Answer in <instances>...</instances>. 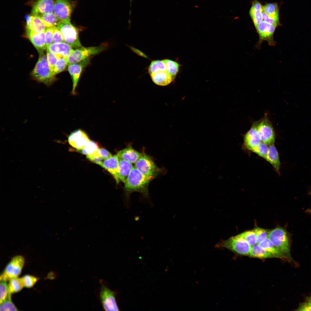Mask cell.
<instances>
[{"instance_id":"obj_1","label":"cell","mask_w":311,"mask_h":311,"mask_svg":"<svg viewBox=\"0 0 311 311\" xmlns=\"http://www.w3.org/2000/svg\"><path fill=\"white\" fill-rule=\"evenodd\" d=\"M154 179L143 175L134 166L124 183L127 204L128 203L130 194L133 192H139L145 197L148 198V186Z\"/></svg>"},{"instance_id":"obj_2","label":"cell","mask_w":311,"mask_h":311,"mask_svg":"<svg viewBox=\"0 0 311 311\" xmlns=\"http://www.w3.org/2000/svg\"><path fill=\"white\" fill-rule=\"evenodd\" d=\"M31 75L34 79L48 86L51 85L55 80V75L50 69L46 55L44 52L39 54L38 60Z\"/></svg>"},{"instance_id":"obj_3","label":"cell","mask_w":311,"mask_h":311,"mask_svg":"<svg viewBox=\"0 0 311 311\" xmlns=\"http://www.w3.org/2000/svg\"><path fill=\"white\" fill-rule=\"evenodd\" d=\"M251 246L238 235L225 240H221L215 245L217 248L226 249L240 255L246 256H249Z\"/></svg>"},{"instance_id":"obj_4","label":"cell","mask_w":311,"mask_h":311,"mask_svg":"<svg viewBox=\"0 0 311 311\" xmlns=\"http://www.w3.org/2000/svg\"><path fill=\"white\" fill-rule=\"evenodd\" d=\"M268 238L275 246L291 259L289 238L285 229L278 227L272 230L269 231Z\"/></svg>"},{"instance_id":"obj_5","label":"cell","mask_w":311,"mask_h":311,"mask_svg":"<svg viewBox=\"0 0 311 311\" xmlns=\"http://www.w3.org/2000/svg\"><path fill=\"white\" fill-rule=\"evenodd\" d=\"M56 26L61 31L65 42L75 49L82 47L79 38L78 30L70 21H60Z\"/></svg>"},{"instance_id":"obj_6","label":"cell","mask_w":311,"mask_h":311,"mask_svg":"<svg viewBox=\"0 0 311 311\" xmlns=\"http://www.w3.org/2000/svg\"><path fill=\"white\" fill-rule=\"evenodd\" d=\"M103 46L84 47L74 50L66 58L68 65L79 63L88 59V58L103 51Z\"/></svg>"},{"instance_id":"obj_7","label":"cell","mask_w":311,"mask_h":311,"mask_svg":"<svg viewBox=\"0 0 311 311\" xmlns=\"http://www.w3.org/2000/svg\"><path fill=\"white\" fill-rule=\"evenodd\" d=\"M134 166L143 175L154 178L161 171L151 158L144 152L141 153L140 157L134 164Z\"/></svg>"},{"instance_id":"obj_8","label":"cell","mask_w":311,"mask_h":311,"mask_svg":"<svg viewBox=\"0 0 311 311\" xmlns=\"http://www.w3.org/2000/svg\"><path fill=\"white\" fill-rule=\"evenodd\" d=\"M24 262V258L21 255L13 257L1 274L0 280L7 281L12 278L18 277L21 272Z\"/></svg>"},{"instance_id":"obj_9","label":"cell","mask_w":311,"mask_h":311,"mask_svg":"<svg viewBox=\"0 0 311 311\" xmlns=\"http://www.w3.org/2000/svg\"><path fill=\"white\" fill-rule=\"evenodd\" d=\"M100 298L103 308L105 311H119L115 296L116 293L111 290L101 280Z\"/></svg>"},{"instance_id":"obj_10","label":"cell","mask_w":311,"mask_h":311,"mask_svg":"<svg viewBox=\"0 0 311 311\" xmlns=\"http://www.w3.org/2000/svg\"><path fill=\"white\" fill-rule=\"evenodd\" d=\"M276 27L263 20L258 25L255 29L259 37L256 45L257 48H260L262 43L264 41H267L270 46H274L276 45L273 36Z\"/></svg>"},{"instance_id":"obj_11","label":"cell","mask_w":311,"mask_h":311,"mask_svg":"<svg viewBox=\"0 0 311 311\" xmlns=\"http://www.w3.org/2000/svg\"><path fill=\"white\" fill-rule=\"evenodd\" d=\"M257 129L261 141L268 146L274 145L275 140L274 132L271 124L266 115L258 123Z\"/></svg>"},{"instance_id":"obj_12","label":"cell","mask_w":311,"mask_h":311,"mask_svg":"<svg viewBox=\"0 0 311 311\" xmlns=\"http://www.w3.org/2000/svg\"><path fill=\"white\" fill-rule=\"evenodd\" d=\"M73 8V4L69 0H56L53 13L59 22L70 21Z\"/></svg>"},{"instance_id":"obj_13","label":"cell","mask_w":311,"mask_h":311,"mask_svg":"<svg viewBox=\"0 0 311 311\" xmlns=\"http://www.w3.org/2000/svg\"><path fill=\"white\" fill-rule=\"evenodd\" d=\"M90 140L87 134L80 129L73 132L68 137L70 145L78 150L83 149Z\"/></svg>"},{"instance_id":"obj_14","label":"cell","mask_w":311,"mask_h":311,"mask_svg":"<svg viewBox=\"0 0 311 311\" xmlns=\"http://www.w3.org/2000/svg\"><path fill=\"white\" fill-rule=\"evenodd\" d=\"M56 0H37L34 4L31 15L34 16L53 13Z\"/></svg>"},{"instance_id":"obj_15","label":"cell","mask_w":311,"mask_h":311,"mask_svg":"<svg viewBox=\"0 0 311 311\" xmlns=\"http://www.w3.org/2000/svg\"><path fill=\"white\" fill-rule=\"evenodd\" d=\"M257 122L254 123L244 137V145L247 149L250 150L261 142L257 129Z\"/></svg>"},{"instance_id":"obj_16","label":"cell","mask_w":311,"mask_h":311,"mask_svg":"<svg viewBox=\"0 0 311 311\" xmlns=\"http://www.w3.org/2000/svg\"><path fill=\"white\" fill-rule=\"evenodd\" d=\"M87 59L79 63L68 65V70L72 79L73 89L72 92L73 94H76L75 90L83 67L89 62Z\"/></svg>"},{"instance_id":"obj_17","label":"cell","mask_w":311,"mask_h":311,"mask_svg":"<svg viewBox=\"0 0 311 311\" xmlns=\"http://www.w3.org/2000/svg\"><path fill=\"white\" fill-rule=\"evenodd\" d=\"M26 35L39 54L44 52L47 46L45 38V32L39 33L26 31Z\"/></svg>"},{"instance_id":"obj_18","label":"cell","mask_w":311,"mask_h":311,"mask_svg":"<svg viewBox=\"0 0 311 311\" xmlns=\"http://www.w3.org/2000/svg\"><path fill=\"white\" fill-rule=\"evenodd\" d=\"M47 49L58 56L67 57L74 49L69 44L65 42L52 43Z\"/></svg>"},{"instance_id":"obj_19","label":"cell","mask_w":311,"mask_h":311,"mask_svg":"<svg viewBox=\"0 0 311 311\" xmlns=\"http://www.w3.org/2000/svg\"><path fill=\"white\" fill-rule=\"evenodd\" d=\"M140 153L133 149L130 145L118 151L117 155L120 159L135 164L140 157Z\"/></svg>"},{"instance_id":"obj_20","label":"cell","mask_w":311,"mask_h":311,"mask_svg":"<svg viewBox=\"0 0 311 311\" xmlns=\"http://www.w3.org/2000/svg\"><path fill=\"white\" fill-rule=\"evenodd\" d=\"M263 6L257 0H254L252 3L249 14L255 29L263 20Z\"/></svg>"},{"instance_id":"obj_21","label":"cell","mask_w":311,"mask_h":311,"mask_svg":"<svg viewBox=\"0 0 311 311\" xmlns=\"http://www.w3.org/2000/svg\"><path fill=\"white\" fill-rule=\"evenodd\" d=\"M119 158L117 155H114L110 158L104 160L102 167L110 172L115 179L117 183L120 181L118 178V166Z\"/></svg>"},{"instance_id":"obj_22","label":"cell","mask_w":311,"mask_h":311,"mask_svg":"<svg viewBox=\"0 0 311 311\" xmlns=\"http://www.w3.org/2000/svg\"><path fill=\"white\" fill-rule=\"evenodd\" d=\"M258 244L263 249L273 254L276 258L283 260L290 259L275 246L268 238Z\"/></svg>"},{"instance_id":"obj_23","label":"cell","mask_w":311,"mask_h":311,"mask_svg":"<svg viewBox=\"0 0 311 311\" xmlns=\"http://www.w3.org/2000/svg\"><path fill=\"white\" fill-rule=\"evenodd\" d=\"M152 81L156 84L166 86L169 84L173 79L166 71H160L150 75Z\"/></svg>"},{"instance_id":"obj_24","label":"cell","mask_w":311,"mask_h":311,"mask_svg":"<svg viewBox=\"0 0 311 311\" xmlns=\"http://www.w3.org/2000/svg\"><path fill=\"white\" fill-rule=\"evenodd\" d=\"M266 160L272 166L276 172L280 175V161L278 151L274 145L269 146Z\"/></svg>"},{"instance_id":"obj_25","label":"cell","mask_w":311,"mask_h":311,"mask_svg":"<svg viewBox=\"0 0 311 311\" xmlns=\"http://www.w3.org/2000/svg\"><path fill=\"white\" fill-rule=\"evenodd\" d=\"M133 167L132 164L119 158L118 171L119 180L124 183Z\"/></svg>"},{"instance_id":"obj_26","label":"cell","mask_w":311,"mask_h":311,"mask_svg":"<svg viewBox=\"0 0 311 311\" xmlns=\"http://www.w3.org/2000/svg\"><path fill=\"white\" fill-rule=\"evenodd\" d=\"M249 256L252 257L262 259L276 258L273 254L263 249L257 244L251 246Z\"/></svg>"},{"instance_id":"obj_27","label":"cell","mask_w":311,"mask_h":311,"mask_svg":"<svg viewBox=\"0 0 311 311\" xmlns=\"http://www.w3.org/2000/svg\"><path fill=\"white\" fill-rule=\"evenodd\" d=\"M47 28L39 17L33 16L32 23L30 27L26 29L33 33H39L45 32Z\"/></svg>"},{"instance_id":"obj_28","label":"cell","mask_w":311,"mask_h":311,"mask_svg":"<svg viewBox=\"0 0 311 311\" xmlns=\"http://www.w3.org/2000/svg\"><path fill=\"white\" fill-rule=\"evenodd\" d=\"M263 10L269 18L279 21V8L277 3H267L263 6Z\"/></svg>"},{"instance_id":"obj_29","label":"cell","mask_w":311,"mask_h":311,"mask_svg":"<svg viewBox=\"0 0 311 311\" xmlns=\"http://www.w3.org/2000/svg\"><path fill=\"white\" fill-rule=\"evenodd\" d=\"M37 16L39 17L47 28L54 27L56 26L59 22L54 13L43 14Z\"/></svg>"},{"instance_id":"obj_30","label":"cell","mask_w":311,"mask_h":311,"mask_svg":"<svg viewBox=\"0 0 311 311\" xmlns=\"http://www.w3.org/2000/svg\"><path fill=\"white\" fill-rule=\"evenodd\" d=\"M8 284L10 293L12 294L20 291L24 287L21 278L18 277L10 279Z\"/></svg>"},{"instance_id":"obj_31","label":"cell","mask_w":311,"mask_h":311,"mask_svg":"<svg viewBox=\"0 0 311 311\" xmlns=\"http://www.w3.org/2000/svg\"><path fill=\"white\" fill-rule=\"evenodd\" d=\"M166 70V66L163 60L153 61L148 68V72L150 75L158 71Z\"/></svg>"},{"instance_id":"obj_32","label":"cell","mask_w":311,"mask_h":311,"mask_svg":"<svg viewBox=\"0 0 311 311\" xmlns=\"http://www.w3.org/2000/svg\"><path fill=\"white\" fill-rule=\"evenodd\" d=\"M167 67V72L173 79L177 75L179 68V65L177 62L169 59L163 60Z\"/></svg>"},{"instance_id":"obj_33","label":"cell","mask_w":311,"mask_h":311,"mask_svg":"<svg viewBox=\"0 0 311 311\" xmlns=\"http://www.w3.org/2000/svg\"><path fill=\"white\" fill-rule=\"evenodd\" d=\"M99 149L98 145L96 143L90 140L83 149L78 151L83 154L91 155L96 153Z\"/></svg>"},{"instance_id":"obj_34","label":"cell","mask_w":311,"mask_h":311,"mask_svg":"<svg viewBox=\"0 0 311 311\" xmlns=\"http://www.w3.org/2000/svg\"><path fill=\"white\" fill-rule=\"evenodd\" d=\"M268 149V145L261 141L251 151L266 160Z\"/></svg>"},{"instance_id":"obj_35","label":"cell","mask_w":311,"mask_h":311,"mask_svg":"<svg viewBox=\"0 0 311 311\" xmlns=\"http://www.w3.org/2000/svg\"><path fill=\"white\" fill-rule=\"evenodd\" d=\"M238 235L243 238L251 246L257 244L256 235L254 230L245 231Z\"/></svg>"},{"instance_id":"obj_36","label":"cell","mask_w":311,"mask_h":311,"mask_svg":"<svg viewBox=\"0 0 311 311\" xmlns=\"http://www.w3.org/2000/svg\"><path fill=\"white\" fill-rule=\"evenodd\" d=\"M0 304L1 303L10 296L11 295L10 293L7 281L0 280Z\"/></svg>"},{"instance_id":"obj_37","label":"cell","mask_w":311,"mask_h":311,"mask_svg":"<svg viewBox=\"0 0 311 311\" xmlns=\"http://www.w3.org/2000/svg\"><path fill=\"white\" fill-rule=\"evenodd\" d=\"M68 62L66 58L59 56L53 71V73L55 75L58 74L63 71L67 65Z\"/></svg>"},{"instance_id":"obj_38","label":"cell","mask_w":311,"mask_h":311,"mask_svg":"<svg viewBox=\"0 0 311 311\" xmlns=\"http://www.w3.org/2000/svg\"><path fill=\"white\" fill-rule=\"evenodd\" d=\"M21 279L24 287L31 288L33 286L39 278L32 275H26L21 277Z\"/></svg>"},{"instance_id":"obj_39","label":"cell","mask_w":311,"mask_h":311,"mask_svg":"<svg viewBox=\"0 0 311 311\" xmlns=\"http://www.w3.org/2000/svg\"><path fill=\"white\" fill-rule=\"evenodd\" d=\"M0 304V311L18 310L12 301L11 296Z\"/></svg>"},{"instance_id":"obj_40","label":"cell","mask_w":311,"mask_h":311,"mask_svg":"<svg viewBox=\"0 0 311 311\" xmlns=\"http://www.w3.org/2000/svg\"><path fill=\"white\" fill-rule=\"evenodd\" d=\"M46 50L47 60L50 69L53 73V71L57 61L58 56L48 49Z\"/></svg>"},{"instance_id":"obj_41","label":"cell","mask_w":311,"mask_h":311,"mask_svg":"<svg viewBox=\"0 0 311 311\" xmlns=\"http://www.w3.org/2000/svg\"><path fill=\"white\" fill-rule=\"evenodd\" d=\"M254 230L256 235L257 244L268 238L269 232L267 230L259 227L255 228Z\"/></svg>"},{"instance_id":"obj_42","label":"cell","mask_w":311,"mask_h":311,"mask_svg":"<svg viewBox=\"0 0 311 311\" xmlns=\"http://www.w3.org/2000/svg\"><path fill=\"white\" fill-rule=\"evenodd\" d=\"M65 42L63 35L59 29L56 26L54 28L52 43Z\"/></svg>"},{"instance_id":"obj_43","label":"cell","mask_w":311,"mask_h":311,"mask_svg":"<svg viewBox=\"0 0 311 311\" xmlns=\"http://www.w3.org/2000/svg\"><path fill=\"white\" fill-rule=\"evenodd\" d=\"M54 28H47L45 32V38L47 47L52 43Z\"/></svg>"},{"instance_id":"obj_44","label":"cell","mask_w":311,"mask_h":311,"mask_svg":"<svg viewBox=\"0 0 311 311\" xmlns=\"http://www.w3.org/2000/svg\"><path fill=\"white\" fill-rule=\"evenodd\" d=\"M98 152V151H97ZM86 158L90 161L99 165L102 167L103 165V159L98 154L97 152L93 155H87Z\"/></svg>"},{"instance_id":"obj_45","label":"cell","mask_w":311,"mask_h":311,"mask_svg":"<svg viewBox=\"0 0 311 311\" xmlns=\"http://www.w3.org/2000/svg\"><path fill=\"white\" fill-rule=\"evenodd\" d=\"M97 153L104 160H107L112 156V155L110 152L104 148H99Z\"/></svg>"},{"instance_id":"obj_46","label":"cell","mask_w":311,"mask_h":311,"mask_svg":"<svg viewBox=\"0 0 311 311\" xmlns=\"http://www.w3.org/2000/svg\"><path fill=\"white\" fill-rule=\"evenodd\" d=\"M263 20L276 27L280 25L279 21L272 19L269 17L268 15L263 10L262 12Z\"/></svg>"},{"instance_id":"obj_47","label":"cell","mask_w":311,"mask_h":311,"mask_svg":"<svg viewBox=\"0 0 311 311\" xmlns=\"http://www.w3.org/2000/svg\"><path fill=\"white\" fill-rule=\"evenodd\" d=\"M297 310L311 311V302L307 301L302 303L299 307Z\"/></svg>"},{"instance_id":"obj_48","label":"cell","mask_w":311,"mask_h":311,"mask_svg":"<svg viewBox=\"0 0 311 311\" xmlns=\"http://www.w3.org/2000/svg\"><path fill=\"white\" fill-rule=\"evenodd\" d=\"M33 16L30 15H27L25 16V18L26 21V29L29 28L32 23Z\"/></svg>"},{"instance_id":"obj_49","label":"cell","mask_w":311,"mask_h":311,"mask_svg":"<svg viewBox=\"0 0 311 311\" xmlns=\"http://www.w3.org/2000/svg\"><path fill=\"white\" fill-rule=\"evenodd\" d=\"M306 212L311 213V207L310 208L306 210Z\"/></svg>"},{"instance_id":"obj_50","label":"cell","mask_w":311,"mask_h":311,"mask_svg":"<svg viewBox=\"0 0 311 311\" xmlns=\"http://www.w3.org/2000/svg\"><path fill=\"white\" fill-rule=\"evenodd\" d=\"M307 301L311 302V296L308 298Z\"/></svg>"},{"instance_id":"obj_51","label":"cell","mask_w":311,"mask_h":311,"mask_svg":"<svg viewBox=\"0 0 311 311\" xmlns=\"http://www.w3.org/2000/svg\"><path fill=\"white\" fill-rule=\"evenodd\" d=\"M130 1V8L132 6V3L133 0H129Z\"/></svg>"},{"instance_id":"obj_52","label":"cell","mask_w":311,"mask_h":311,"mask_svg":"<svg viewBox=\"0 0 311 311\" xmlns=\"http://www.w3.org/2000/svg\"><path fill=\"white\" fill-rule=\"evenodd\" d=\"M309 194L311 196V190L309 191Z\"/></svg>"}]
</instances>
